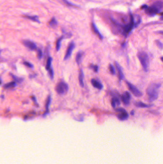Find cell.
Returning <instances> with one entry per match:
<instances>
[{
  "label": "cell",
  "instance_id": "d6986e66",
  "mask_svg": "<svg viewBox=\"0 0 163 164\" xmlns=\"http://www.w3.org/2000/svg\"><path fill=\"white\" fill-rule=\"evenodd\" d=\"M16 82H12L6 84L4 85V88L5 89H9V88H12L16 87Z\"/></svg>",
  "mask_w": 163,
  "mask_h": 164
},
{
  "label": "cell",
  "instance_id": "4dcf8cb0",
  "mask_svg": "<svg viewBox=\"0 0 163 164\" xmlns=\"http://www.w3.org/2000/svg\"><path fill=\"white\" fill-rule=\"evenodd\" d=\"M37 56L39 59H41L43 57V52L41 49H38L37 51Z\"/></svg>",
  "mask_w": 163,
  "mask_h": 164
},
{
  "label": "cell",
  "instance_id": "52a82bcc",
  "mask_svg": "<svg viewBox=\"0 0 163 164\" xmlns=\"http://www.w3.org/2000/svg\"><path fill=\"white\" fill-rule=\"evenodd\" d=\"M23 43L26 47L31 50H35L37 49V46L36 44L31 40H25L23 41Z\"/></svg>",
  "mask_w": 163,
  "mask_h": 164
},
{
  "label": "cell",
  "instance_id": "7c38bea8",
  "mask_svg": "<svg viewBox=\"0 0 163 164\" xmlns=\"http://www.w3.org/2000/svg\"><path fill=\"white\" fill-rule=\"evenodd\" d=\"M84 77V73H83L82 70L81 69V70H80L79 73V85H80V86L82 87H83L84 86V81H83Z\"/></svg>",
  "mask_w": 163,
  "mask_h": 164
},
{
  "label": "cell",
  "instance_id": "83f0119b",
  "mask_svg": "<svg viewBox=\"0 0 163 164\" xmlns=\"http://www.w3.org/2000/svg\"><path fill=\"white\" fill-rule=\"evenodd\" d=\"M90 67L92 69H93V70H94V71L96 73H98L99 71V66L98 65H93L91 64L90 66Z\"/></svg>",
  "mask_w": 163,
  "mask_h": 164
},
{
  "label": "cell",
  "instance_id": "484cf974",
  "mask_svg": "<svg viewBox=\"0 0 163 164\" xmlns=\"http://www.w3.org/2000/svg\"><path fill=\"white\" fill-rule=\"evenodd\" d=\"M155 42H156V45L157 46L159 49H160L161 50H163V44L160 41L157 40L155 41Z\"/></svg>",
  "mask_w": 163,
  "mask_h": 164
},
{
  "label": "cell",
  "instance_id": "d4e9b609",
  "mask_svg": "<svg viewBox=\"0 0 163 164\" xmlns=\"http://www.w3.org/2000/svg\"><path fill=\"white\" fill-rule=\"evenodd\" d=\"M62 1H63V2L67 6H71V7H73V6H75V7H76L77 6L75 5H74L72 3L68 2V0H62Z\"/></svg>",
  "mask_w": 163,
  "mask_h": 164
},
{
  "label": "cell",
  "instance_id": "6da1fadb",
  "mask_svg": "<svg viewBox=\"0 0 163 164\" xmlns=\"http://www.w3.org/2000/svg\"><path fill=\"white\" fill-rule=\"evenodd\" d=\"M161 86L160 84H152L147 88L146 93L148 96V100L152 102L156 100L158 97V90Z\"/></svg>",
  "mask_w": 163,
  "mask_h": 164
},
{
  "label": "cell",
  "instance_id": "ffe728a7",
  "mask_svg": "<svg viewBox=\"0 0 163 164\" xmlns=\"http://www.w3.org/2000/svg\"><path fill=\"white\" fill-rule=\"evenodd\" d=\"M158 10H160L162 8H163V3L162 2H157L154 3L152 6Z\"/></svg>",
  "mask_w": 163,
  "mask_h": 164
},
{
  "label": "cell",
  "instance_id": "8992f818",
  "mask_svg": "<svg viewBox=\"0 0 163 164\" xmlns=\"http://www.w3.org/2000/svg\"><path fill=\"white\" fill-rule=\"evenodd\" d=\"M131 22L130 23L125 26L124 28V32L125 34H129L131 30H132L133 26L135 25V23H134V18L132 17V16L131 15Z\"/></svg>",
  "mask_w": 163,
  "mask_h": 164
},
{
  "label": "cell",
  "instance_id": "cb8c5ba5",
  "mask_svg": "<svg viewBox=\"0 0 163 164\" xmlns=\"http://www.w3.org/2000/svg\"><path fill=\"white\" fill-rule=\"evenodd\" d=\"M11 76L12 77V78L14 79V80L16 82H17V83H21L23 81L24 79L23 78H21V77H17L16 76L14 75L13 74H10Z\"/></svg>",
  "mask_w": 163,
  "mask_h": 164
},
{
  "label": "cell",
  "instance_id": "ac0fdd59",
  "mask_svg": "<svg viewBox=\"0 0 163 164\" xmlns=\"http://www.w3.org/2000/svg\"><path fill=\"white\" fill-rule=\"evenodd\" d=\"M58 21L55 17H53L49 22V26L53 28H56L58 26Z\"/></svg>",
  "mask_w": 163,
  "mask_h": 164
},
{
  "label": "cell",
  "instance_id": "44dd1931",
  "mask_svg": "<svg viewBox=\"0 0 163 164\" xmlns=\"http://www.w3.org/2000/svg\"><path fill=\"white\" fill-rule=\"evenodd\" d=\"M64 36H62V37H61L60 38H59L57 42V44H56V50L57 51H58L61 47V41L62 40L64 39Z\"/></svg>",
  "mask_w": 163,
  "mask_h": 164
},
{
  "label": "cell",
  "instance_id": "5bb4252c",
  "mask_svg": "<svg viewBox=\"0 0 163 164\" xmlns=\"http://www.w3.org/2000/svg\"><path fill=\"white\" fill-rule=\"evenodd\" d=\"M51 97L50 96H49L47 98V103H46V112L45 113V114H44V116L47 115L48 112H49V108L50 107V105L51 104Z\"/></svg>",
  "mask_w": 163,
  "mask_h": 164
},
{
  "label": "cell",
  "instance_id": "f546056e",
  "mask_svg": "<svg viewBox=\"0 0 163 164\" xmlns=\"http://www.w3.org/2000/svg\"><path fill=\"white\" fill-rule=\"evenodd\" d=\"M49 75L51 77V79H53L54 76V70L52 67L49 70Z\"/></svg>",
  "mask_w": 163,
  "mask_h": 164
},
{
  "label": "cell",
  "instance_id": "e575fe53",
  "mask_svg": "<svg viewBox=\"0 0 163 164\" xmlns=\"http://www.w3.org/2000/svg\"><path fill=\"white\" fill-rule=\"evenodd\" d=\"M32 99L35 102V104H37V105H38V104H37V98H36V97L35 96H32Z\"/></svg>",
  "mask_w": 163,
  "mask_h": 164
},
{
  "label": "cell",
  "instance_id": "74e56055",
  "mask_svg": "<svg viewBox=\"0 0 163 164\" xmlns=\"http://www.w3.org/2000/svg\"><path fill=\"white\" fill-rule=\"evenodd\" d=\"M159 33L160 34H162V35H163V31H160Z\"/></svg>",
  "mask_w": 163,
  "mask_h": 164
},
{
  "label": "cell",
  "instance_id": "ba28073f",
  "mask_svg": "<svg viewBox=\"0 0 163 164\" xmlns=\"http://www.w3.org/2000/svg\"><path fill=\"white\" fill-rule=\"evenodd\" d=\"M159 11V10L155 7L152 6L150 7H148V8L145 10V13L149 15H154L158 13Z\"/></svg>",
  "mask_w": 163,
  "mask_h": 164
},
{
  "label": "cell",
  "instance_id": "30bf717a",
  "mask_svg": "<svg viewBox=\"0 0 163 164\" xmlns=\"http://www.w3.org/2000/svg\"><path fill=\"white\" fill-rule=\"evenodd\" d=\"M115 66L116 67V69L118 70V74H119V77L120 79H121V80L123 79L124 76V74H123V72L122 71V69H121V66L120 65V64L117 62H115Z\"/></svg>",
  "mask_w": 163,
  "mask_h": 164
},
{
  "label": "cell",
  "instance_id": "f35d334b",
  "mask_svg": "<svg viewBox=\"0 0 163 164\" xmlns=\"http://www.w3.org/2000/svg\"><path fill=\"white\" fill-rule=\"evenodd\" d=\"M161 61L163 62V57H162L161 58Z\"/></svg>",
  "mask_w": 163,
  "mask_h": 164
},
{
  "label": "cell",
  "instance_id": "d6a6232c",
  "mask_svg": "<svg viewBox=\"0 0 163 164\" xmlns=\"http://www.w3.org/2000/svg\"><path fill=\"white\" fill-rule=\"evenodd\" d=\"M111 106L113 108H115L116 106V102L114 101V100L112 98L111 99Z\"/></svg>",
  "mask_w": 163,
  "mask_h": 164
},
{
  "label": "cell",
  "instance_id": "4fadbf2b",
  "mask_svg": "<svg viewBox=\"0 0 163 164\" xmlns=\"http://www.w3.org/2000/svg\"><path fill=\"white\" fill-rule=\"evenodd\" d=\"M117 117L118 119H119L121 120H125L128 118L129 115L128 113L126 112V111H125L122 112H121L120 114L118 115Z\"/></svg>",
  "mask_w": 163,
  "mask_h": 164
},
{
  "label": "cell",
  "instance_id": "277c9868",
  "mask_svg": "<svg viewBox=\"0 0 163 164\" xmlns=\"http://www.w3.org/2000/svg\"><path fill=\"white\" fill-rule=\"evenodd\" d=\"M126 84L129 89V90L131 91V92L133 94L134 96H135L136 97H141L142 96V93L134 85L130 83V82L126 81Z\"/></svg>",
  "mask_w": 163,
  "mask_h": 164
},
{
  "label": "cell",
  "instance_id": "d590c367",
  "mask_svg": "<svg viewBox=\"0 0 163 164\" xmlns=\"http://www.w3.org/2000/svg\"><path fill=\"white\" fill-rule=\"evenodd\" d=\"M148 6H146V5H144V6H142V9H145V10H146V9H147L148 8Z\"/></svg>",
  "mask_w": 163,
  "mask_h": 164
},
{
  "label": "cell",
  "instance_id": "603a6c76",
  "mask_svg": "<svg viewBox=\"0 0 163 164\" xmlns=\"http://www.w3.org/2000/svg\"><path fill=\"white\" fill-rule=\"evenodd\" d=\"M121 101L123 102V103L125 105H129L130 104V99L128 98L127 97H126L123 94L121 96Z\"/></svg>",
  "mask_w": 163,
  "mask_h": 164
},
{
  "label": "cell",
  "instance_id": "9c48e42d",
  "mask_svg": "<svg viewBox=\"0 0 163 164\" xmlns=\"http://www.w3.org/2000/svg\"><path fill=\"white\" fill-rule=\"evenodd\" d=\"M91 83L92 85L96 88H97L99 90H101L103 88V85L102 84L100 83L99 81H97V80H95L94 79H93L91 80Z\"/></svg>",
  "mask_w": 163,
  "mask_h": 164
},
{
  "label": "cell",
  "instance_id": "3957f363",
  "mask_svg": "<svg viewBox=\"0 0 163 164\" xmlns=\"http://www.w3.org/2000/svg\"><path fill=\"white\" fill-rule=\"evenodd\" d=\"M69 89L68 85L64 82L59 83L56 87V91L59 95H63L67 93Z\"/></svg>",
  "mask_w": 163,
  "mask_h": 164
},
{
  "label": "cell",
  "instance_id": "5b68a950",
  "mask_svg": "<svg viewBox=\"0 0 163 164\" xmlns=\"http://www.w3.org/2000/svg\"><path fill=\"white\" fill-rule=\"evenodd\" d=\"M75 47V43L73 41L71 42L70 43L68 47V50L67 51V52H66V55L65 56V57H64V60H68L70 57V56H71V55L72 54V51H73V50L74 49Z\"/></svg>",
  "mask_w": 163,
  "mask_h": 164
},
{
  "label": "cell",
  "instance_id": "7402d4cb",
  "mask_svg": "<svg viewBox=\"0 0 163 164\" xmlns=\"http://www.w3.org/2000/svg\"><path fill=\"white\" fill-rule=\"evenodd\" d=\"M52 60L53 59L51 57H49L48 58L47 60V64L46 66V69H47V70L49 71L51 68V64H52Z\"/></svg>",
  "mask_w": 163,
  "mask_h": 164
},
{
  "label": "cell",
  "instance_id": "9a60e30c",
  "mask_svg": "<svg viewBox=\"0 0 163 164\" xmlns=\"http://www.w3.org/2000/svg\"><path fill=\"white\" fill-rule=\"evenodd\" d=\"M135 105L138 107H141V108H145V107H150L152 105H147L145 103H142V102L139 101V102H136L135 103Z\"/></svg>",
  "mask_w": 163,
  "mask_h": 164
},
{
  "label": "cell",
  "instance_id": "8fae6325",
  "mask_svg": "<svg viewBox=\"0 0 163 164\" xmlns=\"http://www.w3.org/2000/svg\"><path fill=\"white\" fill-rule=\"evenodd\" d=\"M92 29L93 30V31L94 32V33L99 37V38L101 40H103V36L101 35V34L100 33V32L99 31V29H98L96 24L94 23V22H92Z\"/></svg>",
  "mask_w": 163,
  "mask_h": 164
},
{
  "label": "cell",
  "instance_id": "836d02e7",
  "mask_svg": "<svg viewBox=\"0 0 163 164\" xmlns=\"http://www.w3.org/2000/svg\"><path fill=\"white\" fill-rule=\"evenodd\" d=\"M116 111H117V112H124V111H125V109L123 108H116Z\"/></svg>",
  "mask_w": 163,
  "mask_h": 164
},
{
  "label": "cell",
  "instance_id": "e0dca14e",
  "mask_svg": "<svg viewBox=\"0 0 163 164\" xmlns=\"http://www.w3.org/2000/svg\"><path fill=\"white\" fill-rule=\"evenodd\" d=\"M25 18H27L28 19L31 20L34 22H36L38 23H40V21L39 20V17L37 16H28L26 15V16L24 17Z\"/></svg>",
  "mask_w": 163,
  "mask_h": 164
},
{
  "label": "cell",
  "instance_id": "ab89813d",
  "mask_svg": "<svg viewBox=\"0 0 163 164\" xmlns=\"http://www.w3.org/2000/svg\"><path fill=\"white\" fill-rule=\"evenodd\" d=\"M161 20H163V16H162V17H161Z\"/></svg>",
  "mask_w": 163,
  "mask_h": 164
},
{
  "label": "cell",
  "instance_id": "f1b7e54d",
  "mask_svg": "<svg viewBox=\"0 0 163 164\" xmlns=\"http://www.w3.org/2000/svg\"><path fill=\"white\" fill-rule=\"evenodd\" d=\"M24 64L29 68H34V65L33 64H32L31 63L29 62H24Z\"/></svg>",
  "mask_w": 163,
  "mask_h": 164
},
{
  "label": "cell",
  "instance_id": "7a4b0ae2",
  "mask_svg": "<svg viewBox=\"0 0 163 164\" xmlns=\"http://www.w3.org/2000/svg\"><path fill=\"white\" fill-rule=\"evenodd\" d=\"M137 56L144 71L145 72H147L150 64L149 58L148 55L144 51H140L138 53Z\"/></svg>",
  "mask_w": 163,
  "mask_h": 164
},
{
  "label": "cell",
  "instance_id": "8d00e7d4",
  "mask_svg": "<svg viewBox=\"0 0 163 164\" xmlns=\"http://www.w3.org/2000/svg\"><path fill=\"white\" fill-rule=\"evenodd\" d=\"M134 113H135V111H134V110H131V115H134Z\"/></svg>",
  "mask_w": 163,
  "mask_h": 164
},
{
  "label": "cell",
  "instance_id": "4316f807",
  "mask_svg": "<svg viewBox=\"0 0 163 164\" xmlns=\"http://www.w3.org/2000/svg\"><path fill=\"white\" fill-rule=\"evenodd\" d=\"M109 69H110V73L112 74L115 75L116 74V72H115V68H114V66L112 64H110V65H109Z\"/></svg>",
  "mask_w": 163,
  "mask_h": 164
},
{
  "label": "cell",
  "instance_id": "1f68e13d",
  "mask_svg": "<svg viewBox=\"0 0 163 164\" xmlns=\"http://www.w3.org/2000/svg\"><path fill=\"white\" fill-rule=\"evenodd\" d=\"M123 95L127 97L128 98H129L130 100L131 99V95L128 92H125L123 93Z\"/></svg>",
  "mask_w": 163,
  "mask_h": 164
},
{
  "label": "cell",
  "instance_id": "2e32d148",
  "mask_svg": "<svg viewBox=\"0 0 163 164\" xmlns=\"http://www.w3.org/2000/svg\"><path fill=\"white\" fill-rule=\"evenodd\" d=\"M83 54H84V53L82 51H79L77 54L76 57V61L78 64H79L81 63Z\"/></svg>",
  "mask_w": 163,
  "mask_h": 164
}]
</instances>
